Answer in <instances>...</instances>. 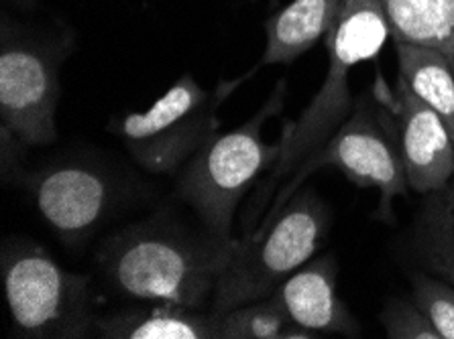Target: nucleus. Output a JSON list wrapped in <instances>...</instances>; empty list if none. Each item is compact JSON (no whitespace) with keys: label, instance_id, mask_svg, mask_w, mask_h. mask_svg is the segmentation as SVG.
Returning a JSON list of instances; mask_svg holds the SVG:
<instances>
[{"label":"nucleus","instance_id":"obj_3","mask_svg":"<svg viewBox=\"0 0 454 339\" xmlns=\"http://www.w3.org/2000/svg\"><path fill=\"white\" fill-rule=\"evenodd\" d=\"M328 226V212L312 187L298 189L271 224L237 240L235 250L210 301L224 313L251 301L270 299L284 281L309 262Z\"/></svg>","mask_w":454,"mask_h":339},{"label":"nucleus","instance_id":"obj_18","mask_svg":"<svg viewBox=\"0 0 454 339\" xmlns=\"http://www.w3.org/2000/svg\"><path fill=\"white\" fill-rule=\"evenodd\" d=\"M411 299L442 339H454V285L419 271L411 274Z\"/></svg>","mask_w":454,"mask_h":339},{"label":"nucleus","instance_id":"obj_15","mask_svg":"<svg viewBox=\"0 0 454 339\" xmlns=\"http://www.w3.org/2000/svg\"><path fill=\"white\" fill-rule=\"evenodd\" d=\"M397 81L434 110L454 141V73L450 59L428 47L395 41Z\"/></svg>","mask_w":454,"mask_h":339},{"label":"nucleus","instance_id":"obj_2","mask_svg":"<svg viewBox=\"0 0 454 339\" xmlns=\"http://www.w3.org/2000/svg\"><path fill=\"white\" fill-rule=\"evenodd\" d=\"M387 37H391V33L381 0H342L339 17L326 35L328 72L325 84L300 119L286 124L281 135L284 150L267 181L259 187L249 224H259L261 210L270 207L273 191H278L281 183L294 175L300 163L316 153L348 119L355 110L348 73L363 61L375 59L387 43Z\"/></svg>","mask_w":454,"mask_h":339},{"label":"nucleus","instance_id":"obj_17","mask_svg":"<svg viewBox=\"0 0 454 339\" xmlns=\"http://www.w3.org/2000/svg\"><path fill=\"white\" fill-rule=\"evenodd\" d=\"M216 315L218 339H312L318 334L294 323L271 297Z\"/></svg>","mask_w":454,"mask_h":339},{"label":"nucleus","instance_id":"obj_5","mask_svg":"<svg viewBox=\"0 0 454 339\" xmlns=\"http://www.w3.org/2000/svg\"><path fill=\"white\" fill-rule=\"evenodd\" d=\"M0 276L17 337L80 339L94 331L88 276L59 266L35 242H6Z\"/></svg>","mask_w":454,"mask_h":339},{"label":"nucleus","instance_id":"obj_12","mask_svg":"<svg viewBox=\"0 0 454 339\" xmlns=\"http://www.w3.org/2000/svg\"><path fill=\"white\" fill-rule=\"evenodd\" d=\"M96 337L106 339H218L212 311L151 303V307L122 309L96 317Z\"/></svg>","mask_w":454,"mask_h":339},{"label":"nucleus","instance_id":"obj_1","mask_svg":"<svg viewBox=\"0 0 454 339\" xmlns=\"http://www.w3.org/2000/svg\"><path fill=\"white\" fill-rule=\"evenodd\" d=\"M235 244L232 236L198 234L155 216L110 234L96 266L127 299L208 311Z\"/></svg>","mask_w":454,"mask_h":339},{"label":"nucleus","instance_id":"obj_20","mask_svg":"<svg viewBox=\"0 0 454 339\" xmlns=\"http://www.w3.org/2000/svg\"><path fill=\"white\" fill-rule=\"evenodd\" d=\"M449 59H450V65H452V73H454V53L450 55V58H449Z\"/></svg>","mask_w":454,"mask_h":339},{"label":"nucleus","instance_id":"obj_11","mask_svg":"<svg viewBox=\"0 0 454 339\" xmlns=\"http://www.w3.org/2000/svg\"><path fill=\"white\" fill-rule=\"evenodd\" d=\"M336 262L333 256L316 258L284 281L271 299L294 323L314 334L356 337L361 325L336 293Z\"/></svg>","mask_w":454,"mask_h":339},{"label":"nucleus","instance_id":"obj_14","mask_svg":"<svg viewBox=\"0 0 454 339\" xmlns=\"http://www.w3.org/2000/svg\"><path fill=\"white\" fill-rule=\"evenodd\" d=\"M422 197L411 224V252L426 273L454 285V177Z\"/></svg>","mask_w":454,"mask_h":339},{"label":"nucleus","instance_id":"obj_6","mask_svg":"<svg viewBox=\"0 0 454 339\" xmlns=\"http://www.w3.org/2000/svg\"><path fill=\"white\" fill-rule=\"evenodd\" d=\"M237 81H220L204 89L192 73L165 92L147 112L129 114L114 127L137 163L155 175L174 173L194 157L218 133L216 110Z\"/></svg>","mask_w":454,"mask_h":339},{"label":"nucleus","instance_id":"obj_10","mask_svg":"<svg viewBox=\"0 0 454 339\" xmlns=\"http://www.w3.org/2000/svg\"><path fill=\"white\" fill-rule=\"evenodd\" d=\"M400 143L405 175L410 189L424 196L454 177V141L444 120L397 81L394 92Z\"/></svg>","mask_w":454,"mask_h":339},{"label":"nucleus","instance_id":"obj_4","mask_svg":"<svg viewBox=\"0 0 454 339\" xmlns=\"http://www.w3.org/2000/svg\"><path fill=\"white\" fill-rule=\"evenodd\" d=\"M286 81L275 86L259 112L239 128L215 135L185 163L177 183V193L200 216L206 230L231 238L235 212L259 175L279 161L281 138L278 144L263 141L265 122L284 110Z\"/></svg>","mask_w":454,"mask_h":339},{"label":"nucleus","instance_id":"obj_22","mask_svg":"<svg viewBox=\"0 0 454 339\" xmlns=\"http://www.w3.org/2000/svg\"><path fill=\"white\" fill-rule=\"evenodd\" d=\"M270 3H278V0H270Z\"/></svg>","mask_w":454,"mask_h":339},{"label":"nucleus","instance_id":"obj_13","mask_svg":"<svg viewBox=\"0 0 454 339\" xmlns=\"http://www.w3.org/2000/svg\"><path fill=\"white\" fill-rule=\"evenodd\" d=\"M342 0H294L267 20V43L254 72L265 65L292 64L326 39L339 17Z\"/></svg>","mask_w":454,"mask_h":339},{"label":"nucleus","instance_id":"obj_7","mask_svg":"<svg viewBox=\"0 0 454 339\" xmlns=\"http://www.w3.org/2000/svg\"><path fill=\"white\" fill-rule=\"evenodd\" d=\"M322 167H336L353 183L373 187L380 191V216L383 220H394V213H391L394 199L405 197L411 191L400 143L385 127L373 106L359 104L348 119L336 128V133L316 153L301 161L287 183L279 187L278 196L271 199L270 207L254 227L271 224L294 193L304 187L306 179Z\"/></svg>","mask_w":454,"mask_h":339},{"label":"nucleus","instance_id":"obj_16","mask_svg":"<svg viewBox=\"0 0 454 339\" xmlns=\"http://www.w3.org/2000/svg\"><path fill=\"white\" fill-rule=\"evenodd\" d=\"M391 37L400 43L454 53V0H381Z\"/></svg>","mask_w":454,"mask_h":339},{"label":"nucleus","instance_id":"obj_19","mask_svg":"<svg viewBox=\"0 0 454 339\" xmlns=\"http://www.w3.org/2000/svg\"><path fill=\"white\" fill-rule=\"evenodd\" d=\"M380 321L389 339H442L411 297H397L385 303Z\"/></svg>","mask_w":454,"mask_h":339},{"label":"nucleus","instance_id":"obj_21","mask_svg":"<svg viewBox=\"0 0 454 339\" xmlns=\"http://www.w3.org/2000/svg\"><path fill=\"white\" fill-rule=\"evenodd\" d=\"M20 3H33V0H20Z\"/></svg>","mask_w":454,"mask_h":339},{"label":"nucleus","instance_id":"obj_9","mask_svg":"<svg viewBox=\"0 0 454 339\" xmlns=\"http://www.w3.org/2000/svg\"><path fill=\"white\" fill-rule=\"evenodd\" d=\"M27 187L41 220L72 246L90 238L116 204L113 179L84 161L55 163L33 175Z\"/></svg>","mask_w":454,"mask_h":339},{"label":"nucleus","instance_id":"obj_8","mask_svg":"<svg viewBox=\"0 0 454 339\" xmlns=\"http://www.w3.org/2000/svg\"><path fill=\"white\" fill-rule=\"evenodd\" d=\"M61 45L3 25L0 37V119L3 128L29 147L50 144L58 136Z\"/></svg>","mask_w":454,"mask_h":339}]
</instances>
